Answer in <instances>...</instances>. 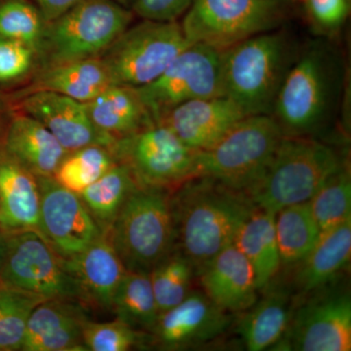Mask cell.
Wrapping results in <instances>:
<instances>
[{
  "label": "cell",
  "instance_id": "d590c367",
  "mask_svg": "<svg viewBox=\"0 0 351 351\" xmlns=\"http://www.w3.org/2000/svg\"><path fill=\"white\" fill-rule=\"evenodd\" d=\"M82 339L86 350L91 351H127L147 345V334L119 319L101 323L88 320Z\"/></svg>",
  "mask_w": 351,
  "mask_h": 351
},
{
  "label": "cell",
  "instance_id": "83f0119b",
  "mask_svg": "<svg viewBox=\"0 0 351 351\" xmlns=\"http://www.w3.org/2000/svg\"><path fill=\"white\" fill-rule=\"evenodd\" d=\"M138 186L128 167L117 162L100 179L80 193L103 234L110 230L127 198Z\"/></svg>",
  "mask_w": 351,
  "mask_h": 351
},
{
  "label": "cell",
  "instance_id": "4dcf8cb0",
  "mask_svg": "<svg viewBox=\"0 0 351 351\" xmlns=\"http://www.w3.org/2000/svg\"><path fill=\"white\" fill-rule=\"evenodd\" d=\"M117 163L110 147L93 145L69 152L53 179L73 193H82Z\"/></svg>",
  "mask_w": 351,
  "mask_h": 351
},
{
  "label": "cell",
  "instance_id": "ba28073f",
  "mask_svg": "<svg viewBox=\"0 0 351 351\" xmlns=\"http://www.w3.org/2000/svg\"><path fill=\"white\" fill-rule=\"evenodd\" d=\"M191 44L179 21L142 19L129 25L99 58L113 85L140 88L156 80Z\"/></svg>",
  "mask_w": 351,
  "mask_h": 351
},
{
  "label": "cell",
  "instance_id": "d4e9b609",
  "mask_svg": "<svg viewBox=\"0 0 351 351\" xmlns=\"http://www.w3.org/2000/svg\"><path fill=\"white\" fill-rule=\"evenodd\" d=\"M84 105L94 125L115 141L154 123L136 88L112 85Z\"/></svg>",
  "mask_w": 351,
  "mask_h": 351
},
{
  "label": "cell",
  "instance_id": "3957f363",
  "mask_svg": "<svg viewBox=\"0 0 351 351\" xmlns=\"http://www.w3.org/2000/svg\"><path fill=\"white\" fill-rule=\"evenodd\" d=\"M284 32L257 34L223 51V96L246 117L271 115L274 101L295 60Z\"/></svg>",
  "mask_w": 351,
  "mask_h": 351
},
{
  "label": "cell",
  "instance_id": "e575fe53",
  "mask_svg": "<svg viewBox=\"0 0 351 351\" xmlns=\"http://www.w3.org/2000/svg\"><path fill=\"white\" fill-rule=\"evenodd\" d=\"M46 21L32 0H0V36L38 50Z\"/></svg>",
  "mask_w": 351,
  "mask_h": 351
},
{
  "label": "cell",
  "instance_id": "8fae6325",
  "mask_svg": "<svg viewBox=\"0 0 351 351\" xmlns=\"http://www.w3.org/2000/svg\"><path fill=\"white\" fill-rule=\"evenodd\" d=\"M221 69L223 51L191 43L156 80L136 90L152 122L160 123L182 104L223 96Z\"/></svg>",
  "mask_w": 351,
  "mask_h": 351
},
{
  "label": "cell",
  "instance_id": "836d02e7",
  "mask_svg": "<svg viewBox=\"0 0 351 351\" xmlns=\"http://www.w3.org/2000/svg\"><path fill=\"white\" fill-rule=\"evenodd\" d=\"M39 295L0 284V351L21 350L29 316Z\"/></svg>",
  "mask_w": 351,
  "mask_h": 351
},
{
  "label": "cell",
  "instance_id": "1f68e13d",
  "mask_svg": "<svg viewBox=\"0 0 351 351\" xmlns=\"http://www.w3.org/2000/svg\"><path fill=\"white\" fill-rule=\"evenodd\" d=\"M307 202L321 232L351 219V181L348 166L345 164L332 175Z\"/></svg>",
  "mask_w": 351,
  "mask_h": 351
},
{
  "label": "cell",
  "instance_id": "4316f807",
  "mask_svg": "<svg viewBox=\"0 0 351 351\" xmlns=\"http://www.w3.org/2000/svg\"><path fill=\"white\" fill-rule=\"evenodd\" d=\"M240 322L239 332L250 351L276 346L287 332L293 313V299L285 288L270 289L248 309Z\"/></svg>",
  "mask_w": 351,
  "mask_h": 351
},
{
  "label": "cell",
  "instance_id": "6da1fadb",
  "mask_svg": "<svg viewBox=\"0 0 351 351\" xmlns=\"http://www.w3.org/2000/svg\"><path fill=\"white\" fill-rule=\"evenodd\" d=\"M175 250L193 263L195 272L232 244L237 230L256 205L246 193L197 176L170 193Z\"/></svg>",
  "mask_w": 351,
  "mask_h": 351
},
{
  "label": "cell",
  "instance_id": "52a82bcc",
  "mask_svg": "<svg viewBox=\"0 0 351 351\" xmlns=\"http://www.w3.org/2000/svg\"><path fill=\"white\" fill-rule=\"evenodd\" d=\"M134 13L113 0H80L46 23L36 58L41 66L99 58L133 22Z\"/></svg>",
  "mask_w": 351,
  "mask_h": 351
},
{
  "label": "cell",
  "instance_id": "484cf974",
  "mask_svg": "<svg viewBox=\"0 0 351 351\" xmlns=\"http://www.w3.org/2000/svg\"><path fill=\"white\" fill-rule=\"evenodd\" d=\"M274 217V212L256 206L232 242L253 267L258 290L267 287L280 269Z\"/></svg>",
  "mask_w": 351,
  "mask_h": 351
},
{
  "label": "cell",
  "instance_id": "e0dca14e",
  "mask_svg": "<svg viewBox=\"0 0 351 351\" xmlns=\"http://www.w3.org/2000/svg\"><path fill=\"white\" fill-rule=\"evenodd\" d=\"M204 294L226 313L248 311L257 302V280L250 262L233 244L195 272Z\"/></svg>",
  "mask_w": 351,
  "mask_h": 351
},
{
  "label": "cell",
  "instance_id": "f1b7e54d",
  "mask_svg": "<svg viewBox=\"0 0 351 351\" xmlns=\"http://www.w3.org/2000/svg\"><path fill=\"white\" fill-rule=\"evenodd\" d=\"M274 226L281 265H284L301 262L320 237L308 202L278 210L274 217Z\"/></svg>",
  "mask_w": 351,
  "mask_h": 351
},
{
  "label": "cell",
  "instance_id": "7bdbcfd3",
  "mask_svg": "<svg viewBox=\"0 0 351 351\" xmlns=\"http://www.w3.org/2000/svg\"><path fill=\"white\" fill-rule=\"evenodd\" d=\"M113 1L117 2V3L121 4V5L125 6L127 7V8H129V6H130L131 0H113Z\"/></svg>",
  "mask_w": 351,
  "mask_h": 351
},
{
  "label": "cell",
  "instance_id": "d6a6232c",
  "mask_svg": "<svg viewBox=\"0 0 351 351\" xmlns=\"http://www.w3.org/2000/svg\"><path fill=\"white\" fill-rule=\"evenodd\" d=\"M195 270L193 263L174 250L149 272L159 314L172 308L191 293Z\"/></svg>",
  "mask_w": 351,
  "mask_h": 351
},
{
  "label": "cell",
  "instance_id": "9a60e30c",
  "mask_svg": "<svg viewBox=\"0 0 351 351\" xmlns=\"http://www.w3.org/2000/svg\"><path fill=\"white\" fill-rule=\"evenodd\" d=\"M230 314L198 291L159 314L147 335V345L161 350H182L219 338L230 327Z\"/></svg>",
  "mask_w": 351,
  "mask_h": 351
},
{
  "label": "cell",
  "instance_id": "5bb4252c",
  "mask_svg": "<svg viewBox=\"0 0 351 351\" xmlns=\"http://www.w3.org/2000/svg\"><path fill=\"white\" fill-rule=\"evenodd\" d=\"M279 343L286 350H351L350 295L330 292L307 300L293 313Z\"/></svg>",
  "mask_w": 351,
  "mask_h": 351
},
{
  "label": "cell",
  "instance_id": "2e32d148",
  "mask_svg": "<svg viewBox=\"0 0 351 351\" xmlns=\"http://www.w3.org/2000/svg\"><path fill=\"white\" fill-rule=\"evenodd\" d=\"M17 99L20 112L40 122L69 152L93 145L110 147L115 142L94 125L82 101L47 91Z\"/></svg>",
  "mask_w": 351,
  "mask_h": 351
},
{
  "label": "cell",
  "instance_id": "7c38bea8",
  "mask_svg": "<svg viewBox=\"0 0 351 351\" xmlns=\"http://www.w3.org/2000/svg\"><path fill=\"white\" fill-rule=\"evenodd\" d=\"M0 284L44 300L82 302L80 289L66 258L34 230L8 233Z\"/></svg>",
  "mask_w": 351,
  "mask_h": 351
},
{
  "label": "cell",
  "instance_id": "ab89813d",
  "mask_svg": "<svg viewBox=\"0 0 351 351\" xmlns=\"http://www.w3.org/2000/svg\"><path fill=\"white\" fill-rule=\"evenodd\" d=\"M41 14L46 23L56 19L62 14L75 6L80 0H32Z\"/></svg>",
  "mask_w": 351,
  "mask_h": 351
},
{
  "label": "cell",
  "instance_id": "7402d4cb",
  "mask_svg": "<svg viewBox=\"0 0 351 351\" xmlns=\"http://www.w3.org/2000/svg\"><path fill=\"white\" fill-rule=\"evenodd\" d=\"M38 178L0 149V230L38 232Z\"/></svg>",
  "mask_w": 351,
  "mask_h": 351
},
{
  "label": "cell",
  "instance_id": "30bf717a",
  "mask_svg": "<svg viewBox=\"0 0 351 351\" xmlns=\"http://www.w3.org/2000/svg\"><path fill=\"white\" fill-rule=\"evenodd\" d=\"M117 162L131 171L138 186L173 189L196 177V154L167 126L152 123L119 138L110 147Z\"/></svg>",
  "mask_w": 351,
  "mask_h": 351
},
{
  "label": "cell",
  "instance_id": "603a6c76",
  "mask_svg": "<svg viewBox=\"0 0 351 351\" xmlns=\"http://www.w3.org/2000/svg\"><path fill=\"white\" fill-rule=\"evenodd\" d=\"M112 85V78L100 58H92L41 66L29 86L16 98L47 91L86 103Z\"/></svg>",
  "mask_w": 351,
  "mask_h": 351
},
{
  "label": "cell",
  "instance_id": "f35d334b",
  "mask_svg": "<svg viewBox=\"0 0 351 351\" xmlns=\"http://www.w3.org/2000/svg\"><path fill=\"white\" fill-rule=\"evenodd\" d=\"M193 0H131L130 10L142 19L171 22L184 16Z\"/></svg>",
  "mask_w": 351,
  "mask_h": 351
},
{
  "label": "cell",
  "instance_id": "cb8c5ba5",
  "mask_svg": "<svg viewBox=\"0 0 351 351\" xmlns=\"http://www.w3.org/2000/svg\"><path fill=\"white\" fill-rule=\"evenodd\" d=\"M351 257V219L320 233L308 254L298 263L295 285L302 294L324 287L345 269Z\"/></svg>",
  "mask_w": 351,
  "mask_h": 351
},
{
  "label": "cell",
  "instance_id": "f546056e",
  "mask_svg": "<svg viewBox=\"0 0 351 351\" xmlns=\"http://www.w3.org/2000/svg\"><path fill=\"white\" fill-rule=\"evenodd\" d=\"M117 319L140 332H149L159 315L149 274L127 271L113 295Z\"/></svg>",
  "mask_w": 351,
  "mask_h": 351
},
{
  "label": "cell",
  "instance_id": "74e56055",
  "mask_svg": "<svg viewBox=\"0 0 351 351\" xmlns=\"http://www.w3.org/2000/svg\"><path fill=\"white\" fill-rule=\"evenodd\" d=\"M314 29L332 34L345 25L350 13V0H302Z\"/></svg>",
  "mask_w": 351,
  "mask_h": 351
},
{
  "label": "cell",
  "instance_id": "d6986e66",
  "mask_svg": "<svg viewBox=\"0 0 351 351\" xmlns=\"http://www.w3.org/2000/svg\"><path fill=\"white\" fill-rule=\"evenodd\" d=\"M246 115L226 97L196 99L171 110L161 124L189 149L199 152L218 142Z\"/></svg>",
  "mask_w": 351,
  "mask_h": 351
},
{
  "label": "cell",
  "instance_id": "8992f818",
  "mask_svg": "<svg viewBox=\"0 0 351 351\" xmlns=\"http://www.w3.org/2000/svg\"><path fill=\"white\" fill-rule=\"evenodd\" d=\"M284 137L271 115L245 117L218 142L196 154V177L212 178L248 195Z\"/></svg>",
  "mask_w": 351,
  "mask_h": 351
},
{
  "label": "cell",
  "instance_id": "60d3db41",
  "mask_svg": "<svg viewBox=\"0 0 351 351\" xmlns=\"http://www.w3.org/2000/svg\"><path fill=\"white\" fill-rule=\"evenodd\" d=\"M7 237H8V233L0 230V271H1L4 256H5Z\"/></svg>",
  "mask_w": 351,
  "mask_h": 351
},
{
  "label": "cell",
  "instance_id": "ffe728a7",
  "mask_svg": "<svg viewBox=\"0 0 351 351\" xmlns=\"http://www.w3.org/2000/svg\"><path fill=\"white\" fill-rule=\"evenodd\" d=\"M66 261L83 306L112 311L113 295L127 270L108 237L101 235L82 253Z\"/></svg>",
  "mask_w": 351,
  "mask_h": 351
},
{
  "label": "cell",
  "instance_id": "44dd1931",
  "mask_svg": "<svg viewBox=\"0 0 351 351\" xmlns=\"http://www.w3.org/2000/svg\"><path fill=\"white\" fill-rule=\"evenodd\" d=\"M36 177H53L69 152L38 120L18 112L7 122L1 147Z\"/></svg>",
  "mask_w": 351,
  "mask_h": 351
},
{
  "label": "cell",
  "instance_id": "ac0fdd59",
  "mask_svg": "<svg viewBox=\"0 0 351 351\" xmlns=\"http://www.w3.org/2000/svg\"><path fill=\"white\" fill-rule=\"evenodd\" d=\"M86 307L73 300H45L32 311L23 351H86L83 328L87 322Z\"/></svg>",
  "mask_w": 351,
  "mask_h": 351
},
{
  "label": "cell",
  "instance_id": "5b68a950",
  "mask_svg": "<svg viewBox=\"0 0 351 351\" xmlns=\"http://www.w3.org/2000/svg\"><path fill=\"white\" fill-rule=\"evenodd\" d=\"M170 193L138 186L105 233L128 271L149 274L175 250Z\"/></svg>",
  "mask_w": 351,
  "mask_h": 351
},
{
  "label": "cell",
  "instance_id": "b9f144b4",
  "mask_svg": "<svg viewBox=\"0 0 351 351\" xmlns=\"http://www.w3.org/2000/svg\"><path fill=\"white\" fill-rule=\"evenodd\" d=\"M6 124L2 123L1 113H0V147H1L2 138H3L4 131H5L6 128Z\"/></svg>",
  "mask_w": 351,
  "mask_h": 351
},
{
  "label": "cell",
  "instance_id": "8d00e7d4",
  "mask_svg": "<svg viewBox=\"0 0 351 351\" xmlns=\"http://www.w3.org/2000/svg\"><path fill=\"white\" fill-rule=\"evenodd\" d=\"M36 61V51L27 44L0 36V83L24 77Z\"/></svg>",
  "mask_w": 351,
  "mask_h": 351
},
{
  "label": "cell",
  "instance_id": "4fadbf2b",
  "mask_svg": "<svg viewBox=\"0 0 351 351\" xmlns=\"http://www.w3.org/2000/svg\"><path fill=\"white\" fill-rule=\"evenodd\" d=\"M38 233L60 255L75 257L100 239L103 232L80 195L64 188L52 177H38Z\"/></svg>",
  "mask_w": 351,
  "mask_h": 351
},
{
  "label": "cell",
  "instance_id": "9c48e42d",
  "mask_svg": "<svg viewBox=\"0 0 351 351\" xmlns=\"http://www.w3.org/2000/svg\"><path fill=\"white\" fill-rule=\"evenodd\" d=\"M181 27L191 43L223 51L274 31L285 18L284 0H193Z\"/></svg>",
  "mask_w": 351,
  "mask_h": 351
},
{
  "label": "cell",
  "instance_id": "277c9868",
  "mask_svg": "<svg viewBox=\"0 0 351 351\" xmlns=\"http://www.w3.org/2000/svg\"><path fill=\"white\" fill-rule=\"evenodd\" d=\"M345 164L329 145L313 138L284 136L269 167L247 195L256 206L276 213L307 202Z\"/></svg>",
  "mask_w": 351,
  "mask_h": 351
},
{
  "label": "cell",
  "instance_id": "7a4b0ae2",
  "mask_svg": "<svg viewBox=\"0 0 351 351\" xmlns=\"http://www.w3.org/2000/svg\"><path fill=\"white\" fill-rule=\"evenodd\" d=\"M343 73L339 52L327 41H313L301 51L272 108L284 136L311 138L326 125L338 108Z\"/></svg>",
  "mask_w": 351,
  "mask_h": 351
},
{
  "label": "cell",
  "instance_id": "f6af8a7d",
  "mask_svg": "<svg viewBox=\"0 0 351 351\" xmlns=\"http://www.w3.org/2000/svg\"></svg>",
  "mask_w": 351,
  "mask_h": 351
},
{
  "label": "cell",
  "instance_id": "ee69618b",
  "mask_svg": "<svg viewBox=\"0 0 351 351\" xmlns=\"http://www.w3.org/2000/svg\"><path fill=\"white\" fill-rule=\"evenodd\" d=\"M301 1H302V0H301Z\"/></svg>",
  "mask_w": 351,
  "mask_h": 351
}]
</instances>
